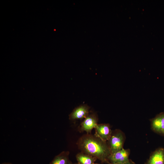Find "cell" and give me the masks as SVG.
I'll return each mask as SVG.
<instances>
[{
	"label": "cell",
	"mask_w": 164,
	"mask_h": 164,
	"mask_svg": "<svg viewBox=\"0 0 164 164\" xmlns=\"http://www.w3.org/2000/svg\"><path fill=\"white\" fill-rule=\"evenodd\" d=\"M78 144L79 148L85 154L103 161L108 160L111 154L107 142L96 135H84L80 138Z\"/></svg>",
	"instance_id": "obj_1"
},
{
	"label": "cell",
	"mask_w": 164,
	"mask_h": 164,
	"mask_svg": "<svg viewBox=\"0 0 164 164\" xmlns=\"http://www.w3.org/2000/svg\"><path fill=\"white\" fill-rule=\"evenodd\" d=\"M125 139V135L121 131L118 130L113 132H112L109 139L108 141L111 154L123 148Z\"/></svg>",
	"instance_id": "obj_2"
},
{
	"label": "cell",
	"mask_w": 164,
	"mask_h": 164,
	"mask_svg": "<svg viewBox=\"0 0 164 164\" xmlns=\"http://www.w3.org/2000/svg\"><path fill=\"white\" fill-rule=\"evenodd\" d=\"M130 150L124 148L121 150L113 153L111 154L108 158L111 164L124 163L128 161L130 159L129 156Z\"/></svg>",
	"instance_id": "obj_3"
},
{
	"label": "cell",
	"mask_w": 164,
	"mask_h": 164,
	"mask_svg": "<svg viewBox=\"0 0 164 164\" xmlns=\"http://www.w3.org/2000/svg\"><path fill=\"white\" fill-rule=\"evenodd\" d=\"M151 129L155 132L164 135V112L151 120Z\"/></svg>",
	"instance_id": "obj_4"
},
{
	"label": "cell",
	"mask_w": 164,
	"mask_h": 164,
	"mask_svg": "<svg viewBox=\"0 0 164 164\" xmlns=\"http://www.w3.org/2000/svg\"><path fill=\"white\" fill-rule=\"evenodd\" d=\"M95 129L96 136L104 141H108L109 139L112 131L108 124L97 125Z\"/></svg>",
	"instance_id": "obj_5"
},
{
	"label": "cell",
	"mask_w": 164,
	"mask_h": 164,
	"mask_svg": "<svg viewBox=\"0 0 164 164\" xmlns=\"http://www.w3.org/2000/svg\"><path fill=\"white\" fill-rule=\"evenodd\" d=\"M89 107L86 104L81 105L74 109L69 115L71 120L85 118L89 113Z\"/></svg>",
	"instance_id": "obj_6"
},
{
	"label": "cell",
	"mask_w": 164,
	"mask_h": 164,
	"mask_svg": "<svg viewBox=\"0 0 164 164\" xmlns=\"http://www.w3.org/2000/svg\"><path fill=\"white\" fill-rule=\"evenodd\" d=\"M97 118L94 114L88 115L81 123V129L87 132H90L97 125Z\"/></svg>",
	"instance_id": "obj_7"
},
{
	"label": "cell",
	"mask_w": 164,
	"mask_h": 164,
	"mask_svg": "<svg viewBox=\"0 0 164 164\" xmlns=\"http://www.w3.org/2000/svg\"><path fill=\"white\" fill-rule=\"evenodd\" d=\"M146 164H164V148H158L153 152Z\"/></svg>",
	"instance_id": "obj_8"
},
{
	"label": "cell",
	"mask_w": 164,
	"mask_h": 164,
	"mask_svg": "<svg viewBox=\"0 0 164 164\" xmlns=\"http://www.w3.org/2000/svg\"><path fill=\"white\" fill-rule=\"evenodd\" d=\"M69 152L63 151L56 155L50 164H71L68 159Z\"/></svg>",
	"instance_id": "obj_9"
},
{
	"label": "cell",
	"mask_w": 164,
	"mask_h": 164,
	"mask_svg": "<svg viewBox=\"0 0 164 164\" xmlns=\"http://www.w3.org/2000/svg\"><path fill=\"white\" fill-rule=\"evenodd\" d=\"M77 159L80 164H93L96 158L86 154H79L77 155Z\"/></svg>",
	"instance_id": "obj_10"
},
{
	"label": "cell",
	"mask_w": 164,
	"mask_h": 164,
	"mask_svg": "<svg viewBox=\"0 0 164 164\" xmlns=\"http://www.w3.org/2000/svg\"><path fill=\"white\" fill-rule=\"evenodd\" d=\"M135 164V163L132 161L131 160H129L128 161L121 163H118L116 164Z\"/></svg>",
	"instance_id": "obj_11"
},
{
	"label": "cell",
	"mask_w": 164,
	"mask_h": 164,
	"mask_svg": "<svg viewBox=\"0 0 164 164\" xmlns=\"http://www.w3.org/2000/svg\"><path fill=\"white\" fill-rule=\"evenodd\" d=\"M1 164H13L12 163L9 162H4L2 163Z\"/></svg>",
	"instance_id": "obj_12"
},
{
	"label": "cell",
	"mask_w": 164,
	"mask_h": 164,
	"mask_svg": "<svg viewBox=\"0 0 164 164\" xmlns=\"http://www.w3.org/2000/svg\"><path fill=\"white\" fill-rule=\"evenodd\" d=\"M93 164H94V163H93Z\"/></svg>",
	"instance_id": "obj_13"
},
{
	"label": "cell",
	"mask_w": 164,
	"mask_h": 164,
	"mask_svg": "<svg viewBox=\"0 0 164 164\" xmlns=\"http://www.w3.org/2000/svg\"></svg>",
	"instance_id": "obj_14"
}]
</instances>
